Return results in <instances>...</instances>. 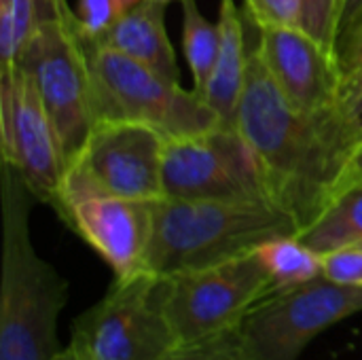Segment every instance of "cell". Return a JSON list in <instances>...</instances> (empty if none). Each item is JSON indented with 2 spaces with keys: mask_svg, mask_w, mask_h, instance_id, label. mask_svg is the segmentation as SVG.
Returning <instances> with one entry per match:
<instances>
[{
  "mask_svg": "<svg viewBox=\"0 0 362 360\" xmlns=\"http://www.w3.org/2000/svg\"><path fill=\"white\" fill-rule=\"evenodd\" d=\"M333 112L312 115L295 106L265 68L257 47L248 53L233 125L255 151L274 202L291 212L301 229L346 187L348 159L337 144Z\"/></svg>",
  "mask_w": 362,
  "mask_h": 360,
  "instance_id": "6da1fadb",
  "label": "cell"
},
{
  "mask_svg": "<svg viewBox=\"0 0 362 360\" xmlns=\"http://www.w3.org/2000/svg\"><path fill=\"white\" fill-rule=\"evenodd\" d=\"M32 191L2 161V276L0 360H55L57 318L68 303V282L45 261L30 236Z\"/></svg>",
  "mask_w": 362,
  "mask_h": 360,
  "instance_id": "7a4b0ae2",
  "label": "cell"
},
{
  "mask_svg": "<svg viewBox=\"0 0 362 360\" xmlns=\"http://www.w3.org/2000/svg\"><path fill=\"white\" fill-rule=\"evenodd\" d=\"M299 231L297 219L269 202L161 197L153 204L144 272L168 278L212 267Z\"/></svg>",
  "mask_w": 362,
  "mask_h": 360,
  "instance_id": "3957f363",
  "label": "cell"
},
{
  "mask_svg": "<svg viewBox=\"0 0 362 360\" xmlns=\"http://www.w3.org/2000/svg\"><path fill=\"white\" fill-rule=\"evenodd\" d=\"M87 53L93 76L95 123L119 119L144 123L165 138L193 136L225 123L216 110L180 83L98 45L87 36Z\"/></svg>",
  "mask_w": 362,
  "mask_h": 360,
  "instance_id": "277c9868",
  "label": "cell"
},
{
  "mask_svg": "<svg viewBox=\"0 0 362 360\" xmlns=\"http://www.w3.org/2000/svg\"><path fill=\"white\" fill-rule=\"evenodd\" d=\"M165 136L136 121H98L78 155L68 163L59 195L51 206L62 214L83 197L157 202L163 189Z\"/></svg>",
  "mask_w": 362,
  "mask_h": 360,
  "instance_id": "5b68a950",
  "label": "cell"
},
{
  "mask_svg": "<svg viewBox=\"0 0 362 360\" xmlns=\"http://www.w3.org/2000/svg\"><path fill=\"white\" fill-rule=\"evenodd\" d=\"M176 348L161 278L140 272L115 278L108 293L78 316L68 350L55 360H165Z\"/></svg>",
  "mask_w": 362,
  "mask_h": 360,
  "instance_id": "8992f818",
  "label": "cell"
},
{
  "mask_svg": "<svg viewBox=\"0 0 362 360\" xmlns=\"http://www.w3.org/2000/svg\"><path fill=\"white\" fill-rule=\"evenodd\" d=\"M15 66L23 68L34 81L57 127L68 168L95 125L87 36L78 28L76 15L42 19L21 49Z\"/></svg>",
  "mask_w": 362,
  "mask_h": 360,
  "instance_id": "52a82bcc",
  "label": "cell"
},
{
  "mask_svg": "<svg viewBox=\"0 0 362 360\" xmlns=\"http://www.w3.org/2000/svg\"><path fill=\"white\" fill-rule=\"evenodd\" d=\"M161 278V276H159ZM274 291L259 257H244L161 278L163 312L176 346H189L225 335Z\"/></svg>",
  "mask_w": 362,
  "mask_h": 360,
  "instance_id": "ba28073f",
  "label": "cell"
},
{
  "mask_svg": "<svg viewBox=\"0 0 362 360\" xmlns=\"http://www.w3.org/2000/svg\"><path fill=\"white\" fill-rule=\"evenodd\" d=\"M165 197L216 202H269L265 172L235 125L165 138L163 149Z\"/></svg>",
  "mask_w": 362,
  "mask_h": 360,
  "instance_id": "9c48e42d",
  "label": "cell"
},
{
  "mask_svg": "<svg viewBox=\"0 0 362 360\" xmlns=\"http://www.w3.org/2000/svg\"><path fill=\"white\" fill-rule=\"evenodd\" d=\"M361 312L362 286L318 276L263 297L235 333L255 360H299L314 337Z\"/></svg>",
  "mask_w": 362,
  "mask_h": 360,
  "instance_id": "30bf717a",
  "label": "cell"
},
{
  "mask_svg": "<svg viewBox=\"0 0 362 360\" xmlns=\"http://www.w3.org/2000/svg\"><path fill=\"white\" fill-rule=\"evenodd\" d=\"M0 149L2 161L21 174L32 195L53 206L66 155L34 81L19 66L0 70Z\"/></svg>",
  "mask_w": 362,
  "mask_h": 360,
  "instance_id": "8fae6325",
  "label": "cell"
},
{
  "mask_svg": "<svg viewBox=\"0 0 362 360\" xmlns=\"http://www.w3.org/2000/svg\"><path fill=\"white\" fill-rule=\"evenodd\" d=\"M257 51L295 106L312 115L339 106L341 85L335 53L301 25H261Z\"/></svg>",
  "mask_w": 362,
  "mask_h": 360,
  "instance_id": "7c38bea8",
  "label": "cell"
},
{
  "mask_svg": "<svg viewBox=\"0 0 362 360\" xmlns=\"http://www.w3.org/2000/svg\"><path fill=\"white\" fill-rule=\"evenodd\" d=\"M153 204L123 197H83L72 202L59 219L78 233L112 269L115 278L144 272L153 236Z\"/></svg>",
  "mask_w": 362,
  "mask_h": 360,
  "instance_id": "4fadbf2b",
  "label": "cell"
},
{
  "mask_svg": "<svg viewBox=\"0 0 362 360\" xmlns=\"http://www.w3.org/2000/svg\"><path fill=\"white\" fill-rule=\"evenodd\" d=\"M165 6L159 0H142L93 40L180 83L176 51L165 30Z\"/></svg>",
  "mask_w": 362,
  "mask_h": 360,
  "instance_id": "5bb4252c",
  "label": "cell"
},
{
  "mask_svg": "<svg viewBox=\"0 0 362 360\" xmlns=\"http://www.w3.org/2000/svg\"><path fill=\"white\" fill-rule=\"evenodd\" d=\"M216 23L221 32V45L214 70L202 91V98L216 110V115L225 123L233 125L246 83L250 53L246 49L244 15L235 0H221Z\"/></svg>",
  "mask_w": 362,
  "mask_h": 360,
  "instance_id": "9a60e30c",
  "label": "cell"
},
{
  "mask_svg": "<svg viewBox=\"0 0 362 360\" xmlns=\"http://www.w3.org/2000/svg\"><path fill=\"white\" fill-rule=\"evenodd\" d=\"M297 238L320 257L362 244V180L344 187Z\"/></svg>",
  "mask_w": 362,
  "mask_h": 360,
  "instance_id": "2e32d148",
  "label": "cell"
},
{
  "mask_svg": "<svg viewBox=\"0 0 362 360\" xmlns=\"http://www.w3.org/2000/svg\"><path fill=\"white\" fill-rule=\"evenodd\" d=\"M257 252L272 278L274 291L291 289L322 276V257L308 248L297 236L272 240L257 248Z\"/></svg>",
  "mask_w": 362,
  "mask_h": 360,
  "instance_id": "e0dca14e",
  "label": "cell"
},
{
  "mask_svg": "<svg viewBox=\"0 0 362 360\" xmlns=\"http://www.w3.org/2000/svg\"><path fill=\"white\" fill-rule=\"evenodd\" d=\"M182 4V51L193 76V89L202 95L218 55L221 32L197 6L195 0H180Z\"/></svg>",
  "mask_w": 362,
  "mask_h": 360,
  "instance_id": "ac0fdd59",
  "label": "cell"
},
{
  "mask_svg": "<svg viewBox=\"0 0 362 360\" xmlns=\"http://www.w3.org/2000/svg\"><path fill=\"white\" fill-rule=\"evenodd\" d=\"M40 23L36 0H0V62L13 68Z\"/></svg>",
  "mask_w": 362,
  "mask_h": 360,
  "instance_id": "d6986e66",
  "label": "cell"
},
{
  "mask_svg": "<svg viewBox=\"0 0 362 360\" xmlns=\"http://www.w3.org/2000/svg\"><path fill=\"white\" fill-rule=\"evenodd\" d=\"M142 0H76L74 15L85 36L98 38Z\"/></svg>",
  "mask_w": 362,
  "mask_h": 360,
  "instance_id": "ffe728a7",
  "label": "cell"
},
{
  "mask_svg": "<svg viewBox=\"0 0 362 360\" xmlns=\"http://www.w3.org/2000/svg\"><path fill=\"white\" fill-rule=\"evenodd\" d=\"M341 0H301L299 25L335 53L337 15Z\"/></svg>",
  "mask_w": 362,
  "mask_h": 360,
  "instance_id": "44dd1931",
  "label": "cell"
},
{
  "mask_svg": "<svg viewBox=\"0 0 362 360\" xmlns=\"http://www.w3.org/2000/svg\"><path fill=\"white\" fill-rule=\"evenodd\" d=\"M333 125H335L337 144L350 166L352 155L362 144V81L354 89V93L335 108Z\"/></svg>",
  "mask_w": 362,
  "mask_h": 360,
  "instance_id": "7402d4cb",
  "label": "cell"
},
{
  "mask_svg": "<svg viewBox=\"0 0 362 360\" xmlns=\"http://www.w3.org/2000/svg\"><path fill=\"white\" fill-rule=\"evenodd\" d=\"M165 360H255L242 346L235 329L189 346H178Z\"/></svg>",
  "mask_w": 362,
  "mask_h": 360,
  "instance_id": "603a6c76",
  "label": "cell"
},
{
  "mask_svg": "<svg viewBox=\"0 0 362 360\" xmlns=\"http://www.w3.org/2000/svg\"><path fill=\"white\" fill-rule=\"evenodd\" d=\"M335 59L339 70L341 100H348L362 81V17L350 30L346 38H341L335 47Z\"/></svg>",
  "mask_w": 362,
  "mask_h": 360,
  "instance_id": "cb8c5ba5",
  "label": "cell"
},
{
  "mask_svg": "<svg viewBox=\"0 0 362 360\" xmlns=\"http://www.w3.org/2000/svg\"><path fill=\"white\" fill-rule=\"evenodd\" d=\"M248 19L261 25H299L301 0H244Z\"/></svg>",
  "mask_w": 362,
  "mask_h": 360,
  "instance_id": "d4e9b609",
  "label": "cell"
},
{
  "mask_svg": "<svg viewBox=\"0 0 362 360\" xmlns=\"http://www.w3.org/2000/svg\"><path fill=\"white\" fill-rule=\"evenodd\" d=\"M322 276L350 286H362V246H348L322 255Z\"/></svg>",
  "mask_w": 362,
  "mask_h": 360,
  "instance_id": "484cf974",
  "label": "cell"
},
{
  "mask_svg": "<svg viewBox=\"0 0 362 360\" xmlns=\"http://www.w3.org/2000/svg\"><path fill=\"white\" fill-rule=\"evenodd\" d=\"M362 17V0H341L339 2V15H337V40L335 47L341 38L350 34V30L358 23Z\"/></svg>",
  "mask_w": 362,
  "mask_h": 360,
  "instance_id": "4316f807",
  "label": "cell"
},
{
  "mask_svg": "<svg viewBox=\"0 0 362 360\" xmlns=\"http://www.w3.org/2000/svg\"><path fill=\"white\" fill-rule=\"evenodd\" d=\"M38 6V17L42 19H62V17H70L74 13V8L68 6V0H36Z\"/></svg>",
  "mask_w": 362,
  "mask_h": 360,
  "instance_id": "83f0119b",
  "label": "cell"
},
{
  "mask_svg": "<svg viewBox=\"0 0 362 360\" xmlns=\"http://www.w3.org/2000/svg\"><path fill=\"white\" fill-rule=\"evenodd\" d=\"M362 180V144L356 149V153L352 155L350 159V166H348V176H346V187Z\"/></svg>",
  "mask_w": 362,
  "mask_h": 360,
  "instance_id": "f1b7e54d",
  "label": "cell"
},
{
  "mask_svg": "<svg viewBox=\"0 0 362 360\" xmlns=\"http://www.w3.org/2000/svg\"><path fill=\"white\" fill-rule=\"evenodd\" d=\"M159 2H163V4H170V2H180V0H159Z\"/></svg>",
  "mask_w": 362,
  "mask_h": 360,
  "instance_id": "f546056e",
  "label": "cell"
},
{
  "mask_svg": "<svg viewBox=\"0 0 362 360\" xmlns=\"http://www.w3.org/2000/svg\"><path fill=\"white\" fill-rule=\"evenodd\" d=\"M358 246H362V244H358Z\"/></svg>",
  "mask_w": 362,
  "mask_h": 360,
  "instance_id": "4dcf8cb0",
  "label": "cell"
}]
</instances>
